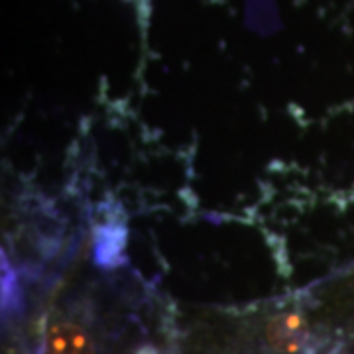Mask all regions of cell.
<instances>
[{
  "label": "cell",
  "instance_id": "6da1fadb",
  "mask_svg": "<svg viewBox=\"0 0 354 354\" xmlns=\"http://www.w3.org/2000/svg\"><path fill=\"white\" fill-rule=\"evenodd\" d=\"M307 321L299 313H283L276 317L268 327V341L281 353H293L305 342Z\"/></svg>",
  "mask_w": 354,
  "mask_h": 354
},
{
  "label": "cell",
  "instance_id": "7a4b0ae2",
  "mask_svg": "<svg viewBox=\"0 0 354 354\" xmlns=\"http://www.w3.org/2000/svg\"><path fill=\"white\" fill-rule=\"evenodd\" d=\"M46 354H95L93 342L81 327L57 323L48 333Z\"/></svg>",
  "mask_w": 354,
  "mask_h": 354
}]
</instances>
